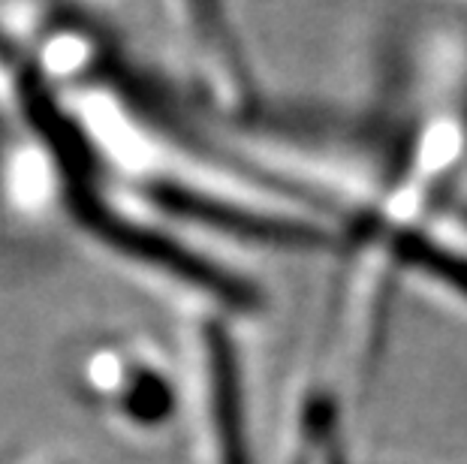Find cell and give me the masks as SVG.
I'll list each match as a JSON object with an SVG mask.
<instances>
[{
  "label": "cell",
  "mask_w": 467,
  "mask_h": 464,
  "mask_svg": "<svg viewBox=\"0 0 467 464\" xmlns=\"http://www.w3.org/2000/svg\"><path fill=\"white\" fill-rule=\"evenodd\" d=\"M69 205H73L76 217L88 230H94L106 244H112V248H118L127 256H133V260L175 274V278L200 286L208 295H214V299H221L226 304H235V308H247V304L256 302V293L247 284H242L221 269H214L208 260L191 253L187 248H182V244H175L172 239H166V235L145 230V226L130 223V221H124L121 214L109 211L91 191H85V187H73V191H69Z\"/></svg>",
  "instance_id": "1"
},
{
  "label": "cell",
  "mask_w": 467,
  "mask_h": 464,
  "mask_svg": "<svg viewBox=\"0 0 467 464\" xmlns=\"http://www.w3.org/2000/svg\"><path fill=\"white\" fill-rule=\"evenodd\" d=\"M148 196L169 211L191 217L196 223L214 226V230L235 232V235H242V239H260L268 244H284V248H317V244H326V235L305 223H284V221H275V217L235 209L230 202H217L212 196L184 191V187L154 184V187H148Z\"/></svg>",
  "instance_id": "2"
},
{
  "label": "cell",
  "mask_w": 467,
  "mask_h": 464,
  "mask_svg": "<svg viewBox=\"0 0 467 464\" xmlns=\"http://www.w3.org/2000/svg\"><path fill=\"white\" fill-rule=\"evenodd\" d=\"M205 365H208V410L214 426L217 464H251L242 404V377L238 359L226 335L212 325L205 332Z\"/></svg>",
  "instance_id": "3"
},
{
  "label": "cell",
  "mask_w": 467,
  "mask_h": 464,
  "mask_svg": "<svg viewBox=\"0 0 467 464\" xmlns=\"http://www.w3.org/2000/svg\"><path fill=\"white\" fill-rule=\"evenodd\" d=\"M25 106H27V115H31V124L48 139L52 151L57 154V160L73 172V179H78L88 166V154H85L82 142H78L76 130L64 121L61 112H57V106L52 103V97L46 94V88H39L36 82H27L25 85Z\"/></svg>",
  "instance_id": "4"
}]
</instances>
